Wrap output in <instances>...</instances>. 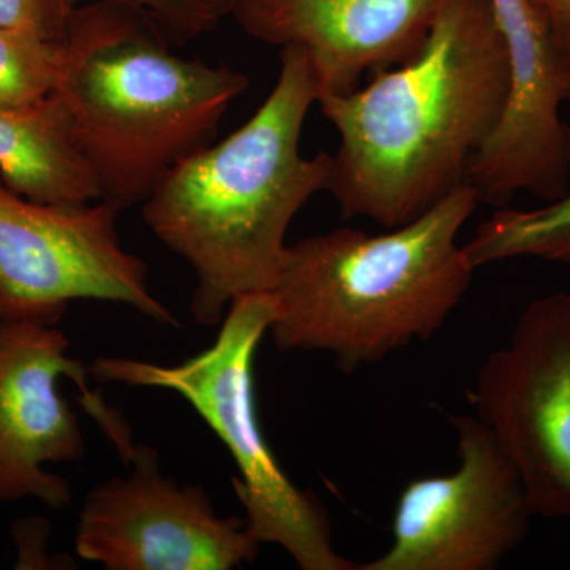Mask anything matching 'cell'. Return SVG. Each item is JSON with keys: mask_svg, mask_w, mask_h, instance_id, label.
<instances>
[{"mask_svg": "<svg viewBox=\"0 0 570 570\" xmlns=\"http://www.w3.org/2000/svg\"><path fill=\"white\" fill-rule=\"evenodd\" d=\"M365 88L318 99L340 145L326 193L348 217L412 223L466 184L498 126L509 55L491 0H439L422 50Z\"/></svg>", "mask_w": 570, "mask_h": 570, "instance_id": "6da1fadb", "label": "cell"}, {"mask_svg": "<svg viewBox=\"0 0 570 570\" xmlns=\"http://www.w3.org/2000/svg\"><path fill=\"white\" fill-rule=\"evenodd\" d=\"M318 102L309 58L281 48L275 88L242 127L175 165L141 204L149 230L194 269L190 313L220 324L239 296L272 292L288 227L328 186L332 154L299 151Z\"/></svg>", "mask_w": 570, "mask_h": 570, "instance_id": "7a4b0ae2", "label": "cell"}, {"mask_svg": "<svg viewBox=\"0 0 570 570\" xmlns=\"http://www.w3.org/2000/svg\"><path fill=\"white\" fill-rule=\"evenodd\" d=\"M148 11L91 0L67 21L52 96L91 168L100 200L141 205L176 164L212 145L249 78L176 55Z\"/></svg>", "mask_w": 570, "mask_h": 570, "instance_id": "3957f363", "label": "cell"}, {"mask_svg": "<svg viewBox=\"0 0 570 570\" xmlns=\"http://www.w3.org/2000/svg\"><path fill=\"white\" fill-rule=\"evenodd\" d=\"M478 205L464 184L387 234L343 227L288 245L269 292L275 346L324 352L354 373L436 335L474 277L459 235Z\"/></svg>", "mask_w": 570, "mask_h": 570, "instance_id": "277c9868", "label": "cell"}, {"mask_svg": "<svg viewBox=\"0 0 570 570\" xmlns=\"http://www.w3.org/2000/svg\"><path fill=\"white\" fill-rule=\"evenodd\" d=\"M276 317L269 292L239 296L223 318L213 346L178 365L102 356L91 374L100 382L178 393L230 452L232 479L246 528L261 546L273 543L303 570H358L333 543L321 501L288 479L266 441L255 397V355Z\"/></svg>", "mask_w": 570, "mask_h": 570, "instance_id": "5b68a950", "label": "cell"}, {"mask_svg": "<svg viewBox=\"0 0 570 570\" xmlns=\"http://www.w3.org/2000/svg\"><path fill=\"white\" fill-rule=\"evenodd\" d=\"M118 214L102 200L39 204L0 179V321L58 325L71 302L97 299L178 325L141 258L124 249Z\"/></svg>", "mask_w": 570, "mask_h": 570, "instance_id": "8992f818", "label": "cell"}, {"mask_svg": "<svg viewBox=\"0 0 570 570\" xmlns=\"http://www.w3.org/2000/svg\"><path fill=\"white\" fill-rule=\"evenodd\" d=\"M471 403L519 472L532 515L570 521V292L521 311L480 366Z\"/></svg>", "mask_w": 570, "mask_h": 570, "instance_id": "52a82bcc", "label": "cell"}, {"mask_svg": "<svg viewBox=\"0 0 570 570\" xmlns=\"http://www.w3.org/2000/svg\"><path fill=\"white\" fill-rule=\"evenodd\" d=\"M450 423L459 469L404 487L392 546L358 570H493L527 540L534 515L512 461L478 415Z\"/></svg>", "mask_w": 570, "mask_h": 570, "instance_id": "ba28073f", "label": "cell"}, {"mask_svg": "<svg viewBox=\"0 0 570 570\" xmlns=\"http://www.w3.org/2000/svg\"><path fill=\"white\" fill-rule=\"evenodd\" d=\"M58 325L0 321V502L36 499L48 509L71 502L69 482L47 464L85 456L80 420L59 392L66 377L77 384L81 403L102 426L119 456L129 461L135 444L126 420L88 385L91 370L69 355Z\"/></svg>", "mask_w": 570, "mask_h": 570, "instance_id": "9c48e42d", "label": "cell"}, {"mask_svg": "<svg viewBox=\"0 0 570 570\" xmlns=\"http://www.w3.org/2000/svg\"><path fill=\"white\" fill-rule=\"evenodd\" d=\"M129 475L89 491L75 549L108 570H232L250 564L261 543L242 519L217 515L202 487L163 474L156 452L137 445Z\"/></svg>", "mask_w": 570, "mask_h": 570, "instance_id": "30bf717a", "label": "cell"}, {"mask_svg": "<svg viewBox=\"0 0 570 570\" xmlns=\"http://www.w3.org/2000/svg\"><path fill=\"white\" fill-rule=\"evenodd\" d=\"M509 55V91L493 132L472 156L466 184L479 204L505 208L517 194L550 204L568 194L570 51L538 0H491Z\"/></svg>", "mask_w": 570, "mask_h": 570, "instance_id": "8fae6325", "label": "cell"}, {"mask_svg": "<svg viewBox=\"0 0 570 570\" xmlns=\"http://www.w3.org/2000/svg\"><path fill=\"white\" fill-rule=\"evenodd\" d=\"M439 0H230V18L269 47L306 52L318 99L360 88L366 73L411 61Z\"/></svg>", "mask_w": 570, "mask_h": 570, "instance_id": "7c38bea8", "label": "cell"}, {"mask_svg": "<svg viewBox=\"0 0 570 570\" xmlns=\"http://www.w3.org/2000/svg\"><path fill=\"white\" fill-rule=\"evenodd\" d=\"M0 179L39 204L100 200L69 118L52 94L28 107H0Z\"/></svg>", "mask_w": 570, "mask_h": 570, "instance_id": "4fadbf2b", "label": "cell"}, {"mask_svg": "<svg viewBox=\"0 0 570 570\" xmlns=\"http://www.w3.org/2000/svg\"><path fill=\"white\" fill-rule=\"evenodd\" d=\"M463 249L475 269L513 258L570 266V189L540 208H498Z\"/></svg>", "mask_w": 570, "mask_h": 570, "instance_id": "5bb4252c", "label": "cell"}, {"mask_svg": "<svg viewBox=\"0 0 570 570\" xmlns=\"http://www.w3.org/2000/svg\"><path fill=\"white\" fill-rule=\"evenodd\" d=\"M62 41L0 29V107H28L51 96Z\"/></svg>", "mask_w": 570, "mask_h": 570, "instance_id": "9a60e30c", "label": "cell"}, {"mask_svg": "<svg viewBox=\"0 0 570 570\" xmlns=\"http://www.w3.org/2000/svg\"><path fill=\"white\" fill-rule=\"evenodd\" d=\"M56 20L63 31L70 14L91 0H50ZM148 11L159 22L171 43H189L214 31L230 17V0H126Z\"/></svg>", "mask_w": 570, "mask_h": 570, "instance_id": "2e32d148", "label": "cell"}, {"mask_svg": "<svg viewBox=\"0 0 570 570\" xmlns=\"http://www.w3.org/2000/svg\"><path fill=\"white\" fill-rule=\"evenodd\" d=\"M0 29L62 41L66 31L56 20L50 0H0Z\"/></svg>", "mask_w": 570, "mask_h": 570, "instance_id": "e0dca14e", "label": "cell"}, {"mask_svg": "<svg viewBox=\"0 0 570 570\" xmlns=\"http://www.w3.org/2000/svg\"><path fill=\"white\" fill-rule=\"evenodd\" d=\"M14 542L18 546L17 569H48L51 558H48L47 546L50 535V523L40 517L18 521L11 528Z\"/></svg>", "mask_w": 570, "mask_h": 570, "instance_id": "ac0fdd59", "label": "cell"}, {"mask_svg": "<svg viewBox=\"0 0 570 570\" xmlns=\"http://www.w3.org/2000/svg\"><path fill=\"white\" fill-rule=\"evenodd\" d=\"M538 3L549 17L562 45L570 51V0H538Z\"/></svg>", "mask_w": 570, "mask_h": 570, "instance_id": "d6986e66", "label": "cell"}]
</instances>
